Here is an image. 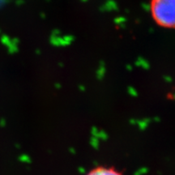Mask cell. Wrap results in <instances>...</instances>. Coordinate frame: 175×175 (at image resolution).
I'll list each match as a JSON object with an SVG mask.
<instances>
[{
	"label": "cell",
	"instance_id": "6da1fadb",
	"mask_svg": "<svg viewBox=\"0 0 175 175\" xmlns=\"http://www.w3.org/2000/svg\"><path fill=\"white\" fill-rule=\"evenodd\" d=\"M151 12L158 25L175 28V0H152Z\"/></svg>",
	"mask_w": 175,
	"mask_h": 175
},
{
	"label": "cell",
	"instance_id": "7a4b0ae2",
	"mask_svg": "<svg viewBox=\"0 0 175 175\" xmlns=\"http://www.w3.org/2000/svg\"><path fill=\"white\" fill-rule=\"evenodd\" d=\"M85 175H124L122 171L113 166L98 165L88 170Z\"/></svg>",
	"mask_w": 175,
	"mask_h": 175
}]
</instances>
